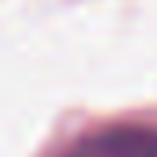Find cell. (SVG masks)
<instances>
[{"instance_id": "1", "label": "cell", "mask_w": 157, "mask_h": 157, "mask_svg": "<svg viewBox=\"0 0 157 157\" xmlns=\"http://www.w3.org/2000/svg\"><path fill=\"white\" fill-rule=\"evenodd\" d=\"M62 157H157L154 124H106L77 139Z\"/></svg>"}]
</instances>
